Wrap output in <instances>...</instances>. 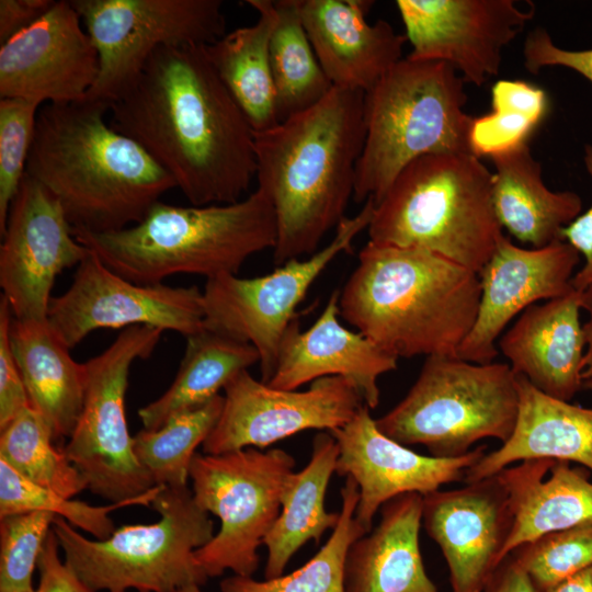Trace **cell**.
<instances>
[{
    "mask_svg": "<svg viewBox=\"0 0 592 592\" xmlns=\"http://www.w3.org/2000/svg\"><path fill=\"white\" fill-rule=\"evenodd\" d=\"M109 111L191 205L236 203L257 174L254 130L205 46L157 49Z\"/></svg>",
    "mask_w": 592,
    "mask_h": 592,
    "instance_id": "6da1fadb",
    "label": "cell"
},
{
    "mask_svg": "<svg viewBox=\"0 0 592 592\" xmlns=\"http://www.w3.org/2000/svg\"><path fill=\"white\" fill-rule=\"evenodd\" d=\"M364 95L333 87L308 110L254 132L258 187L276 217L275 265L317 252L345 217L365 139Z\"/></svg>",
    "mask_w": 592,
    "mask_h": 592,
    "instance_id": "7a4b0ae2",
    "label": "cell"
},
{
    "mask_svg": "<svg viewBox=\"0 0 592 592\" xmlns=\"http://www.w3.org/2000/svg\"><path fill=\"white\" fill-rule=\"evenodd\" d=\"M110 105L86 99L39 109L26 174L61 204L72 231L109 232L140 223L177 187L135 140L105 119Z\"/></svg>",
    "mask_w": 592,
    "mask_h": 592,
    "instance_id": "3957f363",
    "label": "cell"
},
{
    "mask_svg": "<svg viewBox=\"0 0 592 592\" xmlns=\"http://www.w3.org/2000/svg\"><path fill=\"white\" fill-rule=\"evenodd\" d=\"M480 301L478 274L436 253L368 241L340 316L389 354L458 356Z\"/></svg>",
    "mask_w": 592,
    "mask_h": 592,
    "instance_id": "277c9868",
    "label": "cell"
},
{
    "mask_svg": "<svg viewBox=\"0 0 592 592\" xmlns=\"http://www.w3.org/2000/svg\"><path fill=\"white\" fill-rule=\"evenodd\" d=\"M73 235L118 275L153 285L179 273L206 280L237 274L251 255L274 248L277 226L267 194L257 187L230 204L177 206L159 201L130 227Z\"/></svg>",
    "mask_w": 592,
    "mask_h": 592,
    "instance_id": "5b68a950",
    "label": "cell"
},
{
    "mask_svg": "<svg viewBox=\"0 0 592 592\" xmlns=\"http://www.w3.org/2000/svg\"><path fill=\"white\" fill-rule=\"evenodd\" d=\"M491 180L492 172L473 153L414 159L375 204L369 241L420 248L478 274L504 235Z\"/></svg>",
    "mask_w": 592,
    "mask_h": 592,
    "instance_id": "8992f818",
    "label": "cell"
},
{
    "mask_svg": "<svg viewBox=\"0 0 592 592\" xmlns=\"http://www.w3.org/2000/svg\"><path fill=\"white\" fill-rule=\"evenodd\" d=\"M465 81L443 61L403 57L364 95L365 139L353 198L377 204L395 178L430 153H473ZM474 155V153H473Z\"/></svg>",
    "mask_w": 592,
    "mask_h": 592,
    "instance_id": "52a82bcc",
    "label": "cell"
},
{
    "mask_svg": "<svg viewBox=\"0 0 592 592\" xmlns=\"http://www.w3.org/2000/svg\"><path fill=\"white\" fill-rule=\"evenodd\" d=\"M159 520L125 524L106 539H90L62 517L52 528L65 562L93 591L177 592L208 577L195 550L214 537L209 513L187 486H161L150 505Z\"/></svg>",
    "mask_w": 592,
    "mask_h": 592,
    "instance_id": "ba28073f",
    "label": "cell"
},
{
    "mask_svg": "<svg viewBox=\"0 0 592 592\" xmlns=\"http://www.w3.org/2000/svg\"><path fill=\"white\" fill-rule=\"evenodd\" d=\"M517 413L516 375L510 365L433 355L402 400L375 421L400 444H421L435 457H457L482 439L504 443Z\"/></svg>",
    "mask_w": 592,
    "mask_h": 592,
    "instance_id": "9c48e42d",
    "label": "cell"
},
{
    "mask_svg": "<svg viewBox=\"0 0 592 592\" xmlns=\"http://www.w3.org/2000/svg\"><path fill=\"white\" fill-rule=\"evenodd\" d=\"M295 465V458L281 448L194 455L189 469L194 500L220 521L217 534L195 550L208 578L226 570L242 577L257 571L258 549L280 515Z\"/></svg>",
    "mask_w": 592,
    "mask_h": 592,
    "instance_id": "30bf717a",
    "label": "cell"
},
{
    "mask_svg": "<svg viewBox=\"0 0 592 592\" xmlns=\"http://www.w3.org/2000/svg\"><path fill=\"white\" fill-rule=\"evenodd\" d=\"M163 330L150 326L124 329L101 354L84 363L86 395L77 425L60 448L81 473L88 489L121 502L156 487L138 462L125 417L132 364L147 358Z\"/></svg>",
    "mask_w": 592,
    "mask_h": 592,
    "instance_id": "8fae6325",
    "label": "cell"
},
{
    "mask_svg": "<svg viewBox=\"0 0 592 592\" xmlns=\"http://www.w3.org/2000/svg\"><path fill=\"white\" fill-rule=\"evenodd\" d=\"M99 56L87 99L111 104L164 46H207L226 34L221 0H70Z\"/></svg>",
    "mask_w": 592,
    "mask_h": 592,
    "instance_id": "7c38bea8",
    "label": "cell"
},
{
    "mask_svg": "<svg viewBox=\"0 0 592 592\" xmlns=\"http://www.w3.org/2000/svg\"><path fill=\"white\" fill-rule=\"evenodd\" d=\"M375 209L368 198L352 217H344L331 241L308 259L291 260L257 277L221 274L207 278L203 289L204 328L252 344L260 355L261 380L272 377L283 338L296 319L308 289L342 252L367 229Z\"/></svg>",
    "mask_w": 592,
    "mask_h": 592,
    "instance_id": "4fadbf2b",
    "label": "cell"
},
{
    "mask_svg": "<svg viewBox=\"0 0 592 592\" xmlns=\"http://www.w3.org/2000/svg\"><path fill=\"white\" fill-rule=\"evenodd\" d=\"M47 321L69 350L103 328L150 326L186 338L204 329L203 291L133 283L90 250L69 288L50 299Z\"/></svg>",
    "mask_w": 592,
    "mask_h": 592,
    "instance_id": "5bb4252c",
    "label": "cell"
},
{
    "mask_svg": "<svg viewBox=\"0 0 592 592\" xmlns=\"http://www.w3.org/2000/svg\"><path fill=\"white\" fill-rule=\"evenodd\" d=\"M224 391L219 419L202 445L204 454L261 449L306 430L330 432L365 406L340 376L316 379L307 390L298 391L273 388L243 371Z\"/></svg>",
    "mask_w": 592,
    "mask_h": 592,
    "instance_id": "9a60e30c",
    "label": "cell"
},
{
    "mask_svg": "<svg viewBox=\"0 0 592 592\" xmlns=\"http://www.w3.org/2000/svg\"><path fill=\"white\" fill-rule=\"evenodd\" d=\"M406 37L412 46L408 59L443 61L465 83L481 87L499 73L504 47L535 15L514 0H398Z\"/></svg>",
    "mask_w": 592,
    "mask_h": 592,
    "instance_id": "2e32d148",
    "label": "cell"
},
{
    "mask_svg": "<svg viewBox=\"0 0 592 592\" xmlns=\"http://www.w3.org/2000/svg\"><path fill=\"white\" fill-rule=\"evenodd\" d=\"M1 236L0 287L13 318L47 319L55 278L90 249L76 239L59 201L26 173Z\"/></svg>",
    "mask_w": 592,
    "mask_h": 592,
    "instance_id": "e0dca14e",
    "label": "cell"
},
{
    "mask_svg": "<svg viewBox=\"0 0 592 592\" xmlns=\"http://www.w3.org/2000/svg\"><path fill=\"white\" fill-rule=\"evenodd\" d=\"M99 76V56L70 0L0 46V96L36 104L81 102Z\"/></svg>",
    "mask_w": 592,
    "mask_h": 592,
    "instance_id": "ac0fdd59",
    "label": "cell"
},
{
    "mask_svg": "<svg viewBox=\"0 0 592 592\" xmlns=\"http://www.w3.org/2000/svg\"><path fill=\"white\" fill-rule=\"evenodd\" d=\"M369 410L362 406L346 424L330 431L339 448L335 473L356 482L360 499L355 517L367 533L386 502L403 493L424 496L464 481L467 469L486 454V445L457 457L419 454L385 435Z\"/></svg>",
    "mask_w": 592,
    "mask_h": 592,
    "instance_id": "d6986e66",
    "label": "cell"
},
{
    "mask_svg": "<svg viewBox=\"0 0 592 592\" xmlns=\"http://www.w3.org/2000/svg\"><path fill=\"white\" fill-rule=\"evenodd\" d=\"M580 253L567 241L525 249L505 235L479 271L480 301L470 332L458 349V357L492 363L497 339L520 312L539 300L562 297L573 291L572 273Z\"/></svg>",
    "mask_w": 592,
    "mask_h": 592,
    "instance_id": "ffe728a7",
    "label": "cell"
},
{
    "mask_svg": "<svg viewBox=\"0 0 592 592\" xmlns=\"http://www.w3.org/2000/svg\"><path fill=\"white\" fill-rule=\"evenodd\" d=\"M422 524L445 558L452 592H482L511 531L508 492L498 475L435 490L423 496Z\"/></svg>",
    "mask_w": 592,
    "mask_h": 592,
    "instance_id": "44dd1931",
    "label": "cell"
},
{
    "mask_svg": "<svg viewBox=\"0 0 592 592\" xmlns=\"http://www.w3.org/2000/svg\"><path fill=\"white\" fill-rule=\"evenodd\" d=\"M339 297L340 292L334 291L308 329L301 331L297 318L289 325L266 384L297 390L309 382L340 376L351 384L367 408L375 409L380 398L378 378L396 369L398 358L340 322Z\"/></svg>",
    "mask_w": 592,
    "mask_h": 592,
    "instance_id": "7402d4cb",
    "label": "cell"
},
{
    "mask_svg": "<svg viewBox=\"0 0 592 592\" xmlns=\"http://www.w3.org/2000/svg\"><path fill=\"white\" fill-rule=\"evenodd\" d=\"M303 25L333 87L369 91L402 57L406 35L369 24L367 0H297Z\"/></svg>",
    "mask_w": 592,
    "mask_h": 592,
    "instance_id": "603a6c76",
    "label": "cell"
},
{
    "mask_svg": "<svg viewBox=\"0 0 592 592\" xmlns=\"http://www.w3.org/2000/svg\"><path fill=\"white\" fill-rule=\"evenodd\" d=\"M580 292L526 308L497 342L515 375L542 392L570 401L582 388Z\"/></svg>",
    "mask_w": 592,
    "mask_h": 592,
    "instance_id": "cb8c5ba5",
    "label": "cell"
},
{
    "mask_svg": "<svg viewBox=\"0 0 592 592\" xmlns=\"http://www.w3.org/2000/svg\"><path fill=\"white\" fill-rule=\"evenodd\" d=\"M519 413L511 436L465 474V483L497 475L513 463L553 459L592 471V408L550 397L516 375Z\"/></svg>",
    "mask_w": 592,
    "mask_h": 592,
    "instance_id": "d4e9b609",
    "label": "cell"
},
{
    "mask_svg": "<svg viewBox=\"0 0 592 592\" xmlns=\"http://www.w3.org/2000/svg\"><path fill=\"white\" fill-rule=\"evenodd\" d=\"M512 512L502 560L544 534L592 524L590 470L553 459H528L498 474Z\"/></svg>",
    "mask_w": 592,
    "mask_h": 592,
    "instance_id": "484cf974",
    "label": "cell"
},
{
    "mask_svg": "<svg viewBox=\"0 0 592 592\" xmlns=\"http://www.w3.org/2000/svg\"><path fill=\"white\" fill-rule=\"evenodd\" d=\"M423 496L400 494L380 508V520L346 553L345 592H439L419 544Z\"/></svg>",
    "mask_w": 592,
    "mask_h": 592,
    "instance_id": "4316f807",
    "label": "cell"
},
{
    "mask_svg": "<svg viewBox=\"0 0 592 592\" xmlns=\"http://www.w3.org/2000/svg\"><path fill=\"white\" fill-rule=\"evenodd\" d=\"M10 341L30 400L54 442L69 439L82 411L87 371L45 320L12 319Z\"/></svg>",
    "mask_w": 592,
    "mask_h": 592,
    "instance_id": "83f0119b",
    "label": "cell"
},
{
    "mask_svg": "<svg viewBox=\"0 0 592 592\" xmlns=\"http://www.w3.org/2000/svg\"><path fill=\"white\" fill-rule=\"evenodd\" d=\"M491 160L492 205L501 228L533 248L562 240V229L581 214V197L571 191L555 192L546 186L542 164L531 153L528 144Z\"/></svg>",
    "mask_w": 592,
    "mask_h": 592,
    "instance_id": "f1b7e54d",
    "label": "cell"
},
{
    "mask_svg": "<svg viewBox=\"0 0 592 592\" xmlns=\"http://www.w3.org/2000/svg\"><path fill=\"white\" fill-rule=\"evenodd\" d=\"M311 446L307 465L289 476L280 515L264 537L265 579L283 576L292 557L309 540L319 543L322 535L338 524L339 512H328L325 506L327 488L335 473L338 444L330 432H319Z\"/></svg>",
    "mask_w": 592,
    "mask_h": 592,
    "instance_id": "f546056e",
    "label": "cell"
},
{
    "mask_svg": "<svg viewBox=\"0 0 592 592\" xmlns=\"http://www.w3.org/2000/svg\"><path fill=\"white\" fill-rule=\"evenodd\" d=\"M255 23L238 27L205 46L216 73L254 132L278 124L270 62V39L277 21L274 0H247Z\"/></svg>",
    "mask_w": 592,
    "mask_h": 592,
    "instance_id": "4dcf8cb0",
    "label": "cell"
},
{
    "mask_svg": "<svg viewBox=\"0 0 592 592\" xmlns=\"http://www.w3.org/2000/svg\"><path fill=\"white\" fill-rule=\"evenodd\" d=\"M259 362V352L248 342L205 328L186 337L173 383L138 410L144 429H159L174 414L205 405L239 373Z\"/></svg>",
    "mask_w": 592,
    "mask_h": 592,
    "instance_id": "1f68e13d",
    "label": "cell"
},
{
    "mask_svg": "<svg viewBox=\"0 0 592 592\" xmlns=\"http://www.w3.org/2000/svg\"><path fill=\"white\" fill-rule=\"evenodd\" d=\"M270 62L278 122L320 102L333 88L303 25L297 0H274Z\"/></svg>",
    "mask_w": 592,
    "mask_h": 592,
    "instance_id": "d6a6232c",
    "label": "cell"
},
{
    "mask_svg": "<svg viewBox=\"0 0 592 592\" xmlns=\"http://www.w3.org/2000/svg\"><path fill=\"white\" fill-rule=\"evenodd\" d=\"M339 521L330 537L304 566L289 574L274 579L255 580L232 576L221 580V592H345L344 568L351 544L367 531L355 517L360 499L356 482L345 477L341 488Z\"/></svg>",
    "mask_w": 592,
    "mask_h": 592,
    "instance_id": "836d02e7",
    "label": "cell"
},
{
    "mask_svg": "<svg viewBox=\"0 0 592 592\" xmlns=\"http://www.w3.org/2000/svg\"><path fill=\"white\" fill-rule=\"evenodd\" d=\"M224 396L171 417L156 430L133 436L135 455L156 486H187L189 469L198 445L212 433L223 410Z\"/></svg>",
    "mask_w": 592,
    "mask_h": 592,
    "instance_id": "e575fe53",
    "label": "cell"
},
{
    "mask_svg": "<svg viewBox=\"0 0 592 592\" xmlns=\"http://www.w3.org/2000/svg\"><path fill=\"white\" fill-rule=\"evenodd\" d=\"M0 430V458L24 478L66 498L88 489L84 477L54 446L48 425L31 407Z\"/></svg>",
    "mask_w": 592,
    "mask_h": 592,
    "instance_id": "d590c367",
    "label": "cell"
},
{
    "mask_svg": "<svg viewBox=\"0 0 592 592\" xmlns=\"http://www.w3.org/2000/svg\"><path fill=\"white\" fill-rule=\"evenodd\" d=\"M547 109V95L539 87L523 80L497 81L491 90V112L471 122L473 153L491 158L527 144Z\"/></svg>",
    "mask_w": 592,
    "mask_h": 592,
    "instance_id": "8d00e7d4",
    "label": "cell"
},
{
    "mask_svg": "<svg viewBox=\"0 0 592 592\" xmlns=\"http://www.w3.org/2000/svg\"><path fill=\"white\" fill-rule=\"evenodd\" d=\"M160 488L156 486L125 501L91 505L34 483L0 458V519L35 511L48 512L62 517L75 528L91 534L95 539H106L115 531L111 512L130 505L150 506Z\"/></svg>",
    "mask_w": 592,
    "mask_h": 592,
    "instance_id": "74e56055",
    "label": "cell"
},
{
    "mask_svg": "<svg viewBox=\"0 0 592 592\" xmlns=\"http://www.w3.org/2000/svg\"><path fill=\"white\" fill-rule=\"evenodd\" d=\"M511 555L540 592L592 566V524L544 534Z\"/></svg>",
    "mask_w": 592,
    "mask_h": 592,
    "instance_id": "f35d334b",
    "label": "cell"
},
{
    "mask_svg": "<svg viewBox=\"0 0 592 592\" xmlns=\"http://www.w3.org/2000/svg\"><path fill=\"white\" fill-rule=\"evenodd\" d=\"M55 515L29 512L0 519V592H34L33 573Z\"/></svg>",
    "mask_w": 592,
    "mask_h": 592,
    "instance_id": "ab89813d",
    "label": "cell"
},
{
    "mask_svg": "<svg viewBox=\"0 0 592 592\" xmlns=\"http://www.w3.org/2000/svg\"><path fill=\"white\" fill-rule=\"evenodd\" d=\"M38 106L23 99H0V235L26 173Z\"/></svg>",
    "mask_w": 592,
    "mask_h": 592,
    "instance_id": "60d3db41",
    "label": "cell"
},
{
    "mask_svg": "<svg viewBox=\"0 0 592 592\" xmlns=\"http://www.w3.org/2000/svg\"><path fill=\"white\" fill-rule=\"evenodd\" d=\"M13 316L7 299L0 300V429L30 407V400L10 341Z\"/></svg>",
    "mask_w": 592,
    "mask_h": 592,
    "instance_id": "b9f144b4",
    "label": "cell"
},
{
    "mask_svg": "<svg viewBox=\"0 0 592 592\" xmlns=\"http://www.w3.org/2000/svg\"><path fill=\"white\" fill-rule=\"evenodd\" d=\"M525 69L537 75L545 67H566L587 78L592 83V48L570 50L557 46L549 33L537 27L530 32L523 46Z\"/></svg>",
    "mask_w": 592,
    "mask_h": 592,
    "instance_id": "7bdbcfd3",
    "label": "cell"
},
{
    "mask_svg": "<svg viewBox=\"0 0 592 592\" xmlns=\"http://www.w3.org/2000/svg\"><path fill=\"white\" fill-rule=\"evenodd\" d=\"M59 548L52 528L38 558L39 582L34 592H95L61 561Z\"/></svg>",
    "mask_w": 592,
    "mask_h": 592,
    "instance_id": "ee69618b",
    "label": "cell"
},
{
    "mask_svg": "<svg viewBox=\"0 0 592 592\" xmlns=\"http://www.w3.org/2000/svg\"><path fill=\"white\" fill-rule=\"evenodd\" d=\"M583 161L592 178V138L584 145ZM562 240L571 244L584 258V264L572 277L573 289L582 292L592 285V204L561 231Z\"/></svg>",
    "mask_w": 592,
    "mask_h": 592,
    "instance_id": "f6af8a7d",
    "label": "cell"
},
{
    "mask_svg": "<svg viewBox=\"0 0 592 592\" xmlns=\"http://www.w3.org/2000/svg\"><path fill=\"white\" fill-rule=\"evenodd\" d=\"M54 0H0V44L42 19Z\"/></svg>",
    "mask_w": 592,
    "mask_h": 592,
    "instance_id": "bcb514c9",
    "label": "cell"
},
{
    "mask_svg": "<svg viewBox=\"0 0 592 592\" xmlns=\"http://www.w3.org/2000/svg\"><path fill=\"white\" fill-rule=\"evenodd\" d=\"M482 592H540L511 555L496 568Z\"/></svg>",
    "mask_w": 592,
    "mask_h": 592,
    "instance_id": "7dc6e473",
    "label": "cell"
},
{
    "mask_svg": "<svg viewBox=\"0 0 592 592\" xmlns=\"http://www.w3.org/2000/svg\"><path fill=\"white\" fill-rule=\"evenodd\" d=\"M580 306L588 315V321L582 326L587 351L583 356L582 378L584 385L592 383V285L580 292Z\"/></svg>",
    "mask_w": 592,
    "mask_h": 592,
    "instance_id": "c3c4849f",
    "label": "cell"
},
{
    "mask_svg": "<svg viewBox=\"0 0 592 592\" xmlns=\"http://www.w3.org/2000/svg\"><path fill=\"white\" fill-rule=\"evenodd\" d=\"M545 592H592V566L558 582Z\"/></svg>",
    "mask_w": 592,
    "mask_h": 592,
    "instance_id": "681fc988",
    "label": "cell"
},
{
    "mask_svg": "<svg viewBox=\"0 0 592 592\" xmlns=\"http://www.w3.org/2000/svg\"><path fill=\"white\" fill-rule=\"evenodd\" d=\"M177 592H202V590H201L200 585L192 584V585L185 587L183 589H180Z\"/></svg>",
    "mask_w": 592,
    "mask_h": 592,
    "instance_id": "f907efd6",
    "label": "cell"
},
{
    "mask_svg": "<svg viewBox=\"0 0 592 592\" xmlns=\"http://www.w3.org/2000/svg\"><path fill=\"white\" fill-rule=\"evenodd\" d=\"M584 388H588V389L592 390V383L584 385Z\"/></svg>",
    "mask_w": 592,
    "mask_h": 592,
    "instance_id": "816d5d0a",
    "label": "cell"
}]
</instances>
